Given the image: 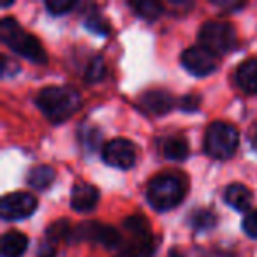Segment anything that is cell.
I'll list each match as a JSON object with an SVG mask.
<instances>
[{
    "label": "cell",
    "instance_id": "obj_17",
    "mask_svg": "<svg viewBox=\"0 0 257 257\" xmlns=\"http://www.w3.org/2000/svg\"><path fill=\"white\" fill-rule=\"evenodd\" d=\"M27 180H29V185L34 187V189H37V190L48 189L55 180V171L50 166H37V168H34L32 171H30Z\"/></svg>",
    "mask_w": 257,
    "mask_h": 257
},
{
    "label": "cell",
    "instance_id": "obj_4",
    "mask_svg": "<svg viewBox=\"0 0 257 257\" xmlns=\"http://www.w3.org/2000/svg\"><path fill=\"white\" fill-rule=\"evenodd\" d=\"M239 145V134L234 125L227 121H213L208 125L204 134V150L213 159H229L234 155L236 148Z\"/></svg>",
    "mask_w": 257,
    "mask_h": 257
},
{
    "label": "cell",
    "instance_id": "obj_2",
    "mask_svg": "<svg viewBox=\"0 0 257 257\" xmlns=\"http://www.w3.org/2000/svg\"><path fill=\"white\" fill-rule=\"evenodd\" d=\"M0 39H2V43L6 46L11 48L15 53L29 58L30 62L46 64L48 58L43 44L39 43V39L36 36L23 30L22 25L16 20L4 18L0 22Z\"/></svg>",
    "mask_w": 257,
    "mask_h": 257
},
{
    "label": "cell",
    "instance_id": "obj_11",
    "mask_svg": "<svg viewBox=\"0 0 257 257\" xmlns=\"http://www.w3.org/2000/svg\"><path fill=\"white\" fill-rule=\"evenodd\" d=\"M99 203V190L92 183H76L71 192V208L78 213L92 211Z\"/></svg>",
    "mask_w": 257,
    "mask_h": 257
},
{
    "label": "cell",
    "instance_id": "obj_13",
    "mask_svg": "<svg viewBox=\"0 0 257 257\" xmlns=\"http://www.w3.org/2000/svg\"><path fill=\"white\" fill-rule=\"evenodd\" d=\"M236 83L246 93H257V58L241 62L236 69Z\"/></svg>",
    "mask_w": 257,
    "mask_h": 257
},
{
    "label": "cell",
    "instance_id": "obj_10",
    "mask_svg": "<svg viewBox=\"0 0 257 257\" xmlns=\"http://www.w3.org/2000/svg\"><path fill=\"white\" fill-rule=\"evenodd\" d=\"M182 65L190 74L203 78V76L211 74L217 69L218 60H217V55H213L206 48L197 44V46L187 48L182 53Z\"/></svg>",
    "mask_w": 257,
    "mask_h": 257
},
{
    "label": "cell",
    "instance_id": "obj_15",
    "mask_svg": "<svg viewBox=\"0 0 257 257\" xmlns=\"http://www.w3.org/2000/svg\"><path fill=\"white\" fill-rule=\"evenodd\" d=\"M29 246V238L20 231H9L2 236L0 252L2 257H22Z\"/></svg>",
    "mask_w": 257,
    "mask_h": 257
},
{
    "label": "cell",
    "instance_id": "obj_5",
    "mask_svg": "<svg viewBox=\"0 0 257 257\" xmlns=\"http://www.w3.org/2000/svg\"><path fill=\"white\" fill-rule=\"evenodd\" d=\"M123 227L127 231L128 238L121 239L120 257H143L148 255L154 248L152 232L148 227V222L145 217L134 215L123 220Z\"/></svg>",
    "mask_w": 257,
    "mask_h": 257
},
{
    "label": "cell",
    "instance_id": "obj_18",
    "mask_svg": "<svg viewBox=\"0 0 257 257\" xmlns=\"http://www.w3.org/2000/svg\"><path fill=\"white\" fill-rule=\"evenodd\" d=\"M217 222V217L213 215V211L210 210H194L189 217V224L192 225L194 229H210L215 225Z\"/></svg>",
    "mask_w": 257,
    "mask_h": 257
},
{
    "label": "cell",
    "instance_id": "obj_7",
    "mask_svg": "<svg viewBox=\"0 0 257 257\" xmlns=\"http://www.w3.org/2000/svg\"><path fill=\"white\" fill-rule=\"evenodd\" d=\"M74 239H86V241H95L100 245L107 246V248H120L121 245V236L114 227L106 224H99V222H85L79 224L74 231L71 232ZM71 238V236H69Z\"/></svg>",
    "mask_w": 257,
    "mask_h": 257
},
{
    "label": "cell",
    "instance_id": "obj_1",
    "mask_svg": "<svg viewBox=\"0 0 257 257\" xmlns=\"http://www.w3.org/2000/svg\"><path fill=\"white\" fill-rule=\"evenodd\" d=\"M36 104L48 120L60 123L81 107V95L69 85H51L39 90L36 95Z\"/></svg>",
    "mask_w": 257,
    "mask_h": 257
},
{
    "label": "cell",
    "instance_id": "obj_21",
    "mask_svg": "<svg viewBox=\"0 0 257 257\" xmlns=\"http://www.w3.org/2000/svg\"><path fill=\"white\" fill-rule=\"evenodd\" d=\"M104 72H106V67H104V62L100 57H95L92 62H90V65L86 67V79L88 81H99V79H102Z\"/></svg>",
    "mask_w": 257,
    "mask_h": 257
},
{
    "label": "cell",
    "instance_id": "obj_24",
    "mask_svg": "<svg viewBox=\"0 0 257 257\" xmlns=\"http://www.w3.org/2000/svg\"><path fill=\"white\" fill-rule=\"evenodd\" d=\"M197 106H199V97L196 95H185L180 100V107L185 111H194Z\"/></svg>",
    "mask_w": 257,
    "mask_h": 257
},
{
    "label": "cell",
    "instance_id": "obj_22",
    "mask_svg": "<svg viewBox=\"0 0 257 257\" xmlns=\"http://www.w3.org/2000/svg\"><path fill=\"white\" fill-rule=\"evenodd\" d=\"M85 25L88 27V29L92 30V32H95V34H102V36H104V34L109 32L107 22L100 15H97V13H93V15H90L88 18H86Z\"/></svg>",
    "mask_w": 257,
    "mask_h": 257
},
{
    "label": "cell",
    "instance_id": "obj_9",
    "mask_svg": "<svg viewBox=\"0 0 257 257\" xmlns=\"http://www.w3.org/2000/svg\"><path fill=\"white\" fill-rule=\"evenodd\" d=\"M37 199L29 192H11L2 197L0 215L4 220H22L36 211Z\"/></svg>",
    "mask_w": 257,
    "mask_h": 257
},
{
    "label": "cell",
    "instance_id": "obj_3",
    "mask_svg": "<svg viewBox=\"0 0 257 257\" xmlns=\"http://www.w3.org/2000/svg\"><path fill=\"white\" fill-rule=\"evenodd\" d=\"M183 196H185V183L176 173H161L148 183V204L157 211L173 210L182 203Z\"/></svg>",
    "mask_w": 257,
    "mask_h": 257
},
{
    "label": "cell",
    "instance_id": "obj_12",
    "mask_svg": "<svg viewBox=\"0 0 257 257\" xmlns=\"http://www.w3.org/2000/svg\"><path fill=\"white\" fill-rule=\"evenodd\" d=\"M141 104L154 114H164L175 106V99L166 90H148L141 95Z\"/></svg>",
    "mask_w": 257,
    "mask_h": 257
},
{
    "label": "cell",
    "instance_id": "obj_16",
    "mask_svg": "<svg viewBox=\"0 0 257 257\" xmlns=\"http://www.w3.org/2000/svg\"><path fill=\"white\" fill-rule=\"evenodd\" d=\"M162 155L169 161H183L189 157V143L183 138H166L162 141Z\"/></svg>",
    "mask_w": 257,
    "mask_h": 257
},
{
    "label": "cell",
    "instance_id": "obj_23",
    "mask_svg": "<svg viewBox=\"0 0 257 257\" xmlns=\"http://www.w3.org/2000/svg\"><path fill=\"white\" fill-rule=\"evenodd\" d=\"M243 231H245L250 238L257 239V208L245 213V217H243Z\"/></svg>",
    "mask_w": 257,
    "mask_h": 257
},
{
    "label": "cell",
    "instance_id": "obj_26",
    "mask_svg": "<svg viewBox=\"0 0 257 257\" xmlns=\"http://www.w3.org/2000/svg\"><path fill=\"white\" fill-rule=\"evenodd\" d=\"M250 145H252V148L257 152V125L250 131Z\"/></svg>",
    "mask_w": 257,
    "mask_h": 257
},
{
    "label": "cell",
    "instance_id": "obj_20",
    "mask_svg": "<svg viewBox=\"0 0 257 257\" xmlns=\"http://www.w3.org/2000/svg\"><path fill=\"white\" fill-rule=\"evenodd\" d=\"M74 8H76L74 0H48L46 2V9L51 15H57V16L65 15V13H69Z\"/></svg>",
    "mask_w": 257,
    "mask_h": 257
},
{
    "label": "cell",
    "instance_id": "obj_25",
    "mask_svg": "<svg viewBox=\"0 0 257 257\" xmlns=\"http://www.w3.org/2000/svg\"><path fill=\"white\" fill-rule=\"evenodd\" d=\"M37 257H55V248L50 245V243H46V245L41 246L39 255H37Z\"/></svg>",
    "mask_w": 257,
    "mask_h": 257
},
{
    "label": "cell",
    "instance_id": "obj_6",
    "mask_svg": "<svg viewBox=\"0 0 257 257\" xmlns=\"http://www.w3.org/2000/svg\"><path fill=\"white\" fill-rule=\"evenodd\" d=\"M236 30L227 22H206L201 25L199 44L213 55H224L236 48Z\"/></svg>",
    "mask_w": 257,
    "mask_h": 257
},
{
    "label": "cell",
    "instance_id": "obj_8",
    "mask_svg": "<svg viewBox=\"0 0 257 257\" xmlns=\"http://www.w3.org/2000/svg\"><path fill=\"white\" fill-rule=\"evenodd\" d=\"M136 145L125 138L107 141L102 147V161L107 166H113L118 169H131L136 164Z\"/></svg>",
    "mask_w": 257,
    "mask_h": 257
},
{
    "label": "cell",
    "instance_id": "obj_19",
    "mask_svg": "<svg viewBox=\"0 0 257 257\" xmlns=\"http://www.w3.org/2000/svg\"><path fill=\"white\" fill-rule=\"evenodd\" d=\"M131 8L140 16L147 20H155L161 16L162 6L159 2H150V0H141V2H131Z\"/></svg>",
    "mask_w": 257,
    "mask_h": 257
},
{
    "label": "cell",
    "instance_id": "obj_14",
    "mask_svg": "<svg viewBox=\"0 0 257 257\" xmlns=\"http://www.w3.org/2000/svg\"><path fill=\"white\" fill-rule=\"evenodd\" d=\"M224 201L231 208L238 211H250V204H252V192L248 187L241 185V183H231L227 189L224 190Z\"/></svg>",
    "mask_w": 257,
    "mask_h": 257
}]
</instances>
